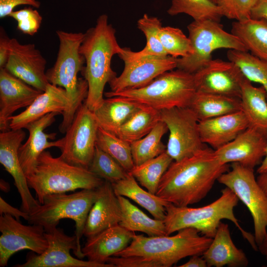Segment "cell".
Segmentation results:
<instances>
[{
  "mask_svg": "<svg viewBox=\"0 0 267 267\" xmlns=\"http://www.w3.org/2000/svg\"><path fill=\"white\" fill-rule=\"evenodd\" d=\"M230 166L218 159L215 150L204 147L192 156L173 161L162 177L156 194L179 207L199 202Z\"/></svg>",
  "mask_w": 267,
  "mask_h": 267,
  "instance_id": "6da1fadb",
  "label": "cell"
},
{
  "mask_svg": "<svg viewBox=\"0 0 267 267\" xmlns=\"http://www.w3.org/2000/svg\"><path fill=\"white\" fill-rule=\"evenodd\" d=\"M122 48L106 14L99 16L95 26L84 33L80 47L86 64L82 70L83 75L88 85V96L84 102L93 112L104 100L106 84L117 77L111 67V62L112 57L118 55Z\"/></svg>",
  "mask_w": 267,
  "mask_h": 267,
  "instance_id": "7a4b0ae2",
  "label": "cell"
},
{
  "mask_svg": "<svg viewBox=\"0 0 267 267\" xmlns=\"http://www.w3.org/2000/svg\"><path fill=\"white\" fill-rule=\"evenodd\" d=\"M56 34L59 41L56 60L45 74L49 83L61 87L66 91L68 103L62 114L63 120L59 127L60 132L64 134L87 97L88 85L84 78L78 77L85 62L80 51L84 33L57 30Z\"/></svg>",
  "mask_w": 267,
  "mask_h": 267,
  "instance_id": "3957f363",
  "label": "cell"
},
{
  "mask_svg": "<svg viewBox=\"0 0 267 267\" xmlns=\"http://www.w3.org/2000/svg\"><path fill=\"white\" fill-rule=\"evenodd\" d=\"M239 199L235 193L226 187L221 191L220 197L207 205L191 208L177 206L169 203L166 206L164 220L166 235H169L182 228L193 227L201 235L213 238L219 225L223 219L233 222L253 250L258 251L254 235L244 229L234 213Z\"/></svg>",
  "mask_w": 267,
  "mask_h": 267,
  "instance_id": "277c9868",
  "label": "cell"
},
{
  "mask_svg": "<svg viewBox=\"0 0 267 267\" xmlns=\"http://www.w3.org/2000/svg\"><path fill=\"white\" fill-rule=\"evenodd\" d=\"M26 178L40 204L49 194L96 189L104 181L89 169L71 164L60 156L54 157L48 151L40 155L34 170Z\"/></svg>",
  "mask_w": 267,
  "mask_h": 267,
  "instance_id": "5b68a950",
  "label": "cell"
},
{
  "mask_svg": "<svg viewBox=\"0 0 267 267\" xmlns=\"http://www.w3.org/2000/svg\"><path fill=\"white\" fill-rule=\"evenodd\" d=\"M199 233L195 228L186 227L173 236L135 234L129 246L114 256H139L160 267H170L184 258L202 256L213 238Z\"/></svg>",
  "mask_w": 267,
  "mask_h": 267,
  "instance_id": "8992f818",
  "label": "cell"
},
{
  "mask_svg": "<svg viewBox=\"0 0 267 267\" xmlns=\"http://www.w3.org/2000/svg\"><path fill=\"white\" fill-rule=\"evenodd\" d=\"M196 92L194 74L177 68L162 73L145 87L104 95L125 97L161 111L189 107Z\"/></svg>",
  "mask_w": 267,
  "mask_h": 267,
  "instance_id": "52a82bcc",
  "label": "cell"
},
{
  "mask_svg": "<svg viewBox=\"0 0 267 267\" xmlns=\"http://www.w3.org/2000/svg\"><path fill=\"white\" fill-rule=\"evenodd\" d=\"M97 192V188L83 189L71 194H49L44 197L42 204L29 213L27 221L29 224L43 226L46 231L57 227L61 219L73 220L78 246L82 251L80 239L84 235L87 219Z\"/></svg>",
  "mask_w": 267,
  "mask_h": 267,
  "instance_id": "ba28073f",
  "label": "cell"
},
{
  "mask_svg": "<svg viewBox=\"0 0 267 267\" xmlns=\"http://www.w3.org/2000/svg\"><path fill=\"white\" fill-rule=\"evenodd\" d=\"M192 53L177 58V68L194 74L206 65L216 50L226 48L248 51L240 40L225 31L219 22L211 20L194 21L187 26Z\"/></svg>",
  "mask_w": 267,
  "mask_h": 267,
  "instance_id": "9c48e42d",
  "label": "cell"
},
{
  "mask_svg": "<svg viewBox=\"0 0 267 267\" xmlns=\"http://www.w3.org/2000/svg\"><path fill=\"white\" fill-rule=\"evenodd\" d=\"M218 181L231 189L249 210L258 245L267 233V197L257 181L254 169L232 163L229 170Z\"/></svg>",
  "mask_w": 267,
  "mask_h": 267,
  "instance_id": "30bf717a",
  "label": "cell"
},
{
  "mask_svg": "<svg viewBox=\"0 0 267 267\" xmlns=\"http://www.w3.org/2000/svg\"><path fill=\"white\" fill-rule=\"evenodd\" d=\"M98 129L93 112L84 102L62 138L60 156L71 164L88 169L94 155Z\"/></svg>",
  "mask_w": 267,
  "mask_h": 267,
  "instance_id": "8fae6325",
  "label": "cell"
},
{
  "mask_svg": "<svg viewBox=\"0 0 267 267\" xmlns=\"http://www.w3.org/2000/svg\"><path fill=\"white\" fill-rule=\"evenodd\" d=\"M160 112L161 120L169 131L166 152L174 161L192 156L205 147L199 131V120L190 107H174Z\"/></svg>",
  "mask_w": 267,
  "mask_h": 267,
  "instance_id": "7c38bea8",
  "label": "cell"
},
{
  "mask_svg": "<svg viewBox=\"0 0 267 267\" xmlns=\"http://www.w3.org/2000/svg\"><path fill=\"white\" fill-rule=\"evenodd\" d=\"M48 242L47 249L41 254L34 252L28 254L26 262L16 267H114L107 263L83 261L73 257L70 254L74 250L75 255L84 257L78 246L76 235H66L62 229L57 227L45 231Z\"/></svg>",
  "mask_w": 267,
  "mask_h": 267,
  "instance_id": "4fadbf2b",
  "label": "cell"
},
{
  "mask_svg": "<svg viewBox=\"0 0 267 267\" xmlns=\"http://www.w3.org/2000/svg\"><path fill=\"white\" fill-rule=\"evenodd\" d=\"M0 267L7 266L11 256L23 250L42 254L48 247L43 226L24 225L12 216H0Z\"/></svg>",
  "mask_w": 267,
  "mask_h": 267,
  "instance_id": "5bb4252c",
  "label": "cell"
},
{
  "mask_svg": "<svg viewBox=\"0 0 267 267\" xmlns=\"http://www.w3.org/2000/svg\"><path fill=\"white\" fill-rule=\"evenodd\" d=\"M123 62L122 73L108 83L111 93L145 87L177 66V58L170 55H146Z\"/></svg>",
  "mask_w": 267,
  "mask_h": 267,
  "instance_id": "9a60e30c",
  "label": "cell"
},
{
  "mask_svg": "<svg viewBox=\"0 0 267 267\" xmlns=\"http://www.w3.org/2000/svg\"><path fill=\"white\" fill-rule=\"evenodd\" d=\"M193 74L197 91L239 98L246 78L234 62L220 59H211Z\"/></svg>",
  "mask_w": 267,
  "mask_h": 267,
  "instance_id": "2e32d148",
  "label": "cell"
},
{
  "mask_svg": "<svg viewBox=\"0 0 267 267\" xmlns=\"http://www.w3.org/2000/svg\"><path fill=\"white\" fill-rule=\"evenodd\" d=\"M46 61L34 44H22L10 39V52L4 68L35 89L44 91L49 82L45 69Z\"/></svg>",
  "mask_w": 267,
  "mask_h": 267,
  "instance_id": "e0dca14e",
  "label": "cell"
},
{
  "mask_svg": "<svg viewBox=\"0 0 267 267\" xmlns=\"http://www.w3.org/2000/svg\"><path fill=\"white\" fill-rule=\"evenodd\" d=\"M25 136L22 129H10L0 133V162L14 180L21 199L20 209L29 213L40 203L30 192L26 176L19 158L18 149Z\"/></svg>",
  "mask_w": 267,
  "mask_h": 267,
  "instance_id": "ac0fdd59",
  "label": "cell"
},
{
  "mask_svg": "<svg viewBox=\"0 0 267 267\" xmlns=\"http://www.w3.org/2000/svg\"><path fill=\"white\" fill-rule=\"evenodd\" d=\"M267 147V137L248 127L231 141L215 150L221 163L237 162L251 169L260 165Z\"/></svg>",
  "mask_w": 267,
  "mask_h": 267,
  "instance_id": "d6986e66",
  "label": "cell"
},
{
  "mask_svg": "<svg viewBox=\"0 0 267 267\" xmlns=\"http://www.w3.org/2000/svg\"><path fill=\"white\" fill-rule=\"evenodd\" d=\"M43 91L0 68V130L9 129V119L18 109L28 107Z\"/></svg>",
  "mask_w": 267,
  "mask_h": 267,
  "instance_id": "ffe728a7",
  "label": "cell"
},
{
  "mask_svg": "<svg viewBox=\"0 0 267 267\" xmlns=\"http://www.w3.org/2000/svg\"><path fill=\"white\" fill-rule=\"evenodd\" d=\"M58 114H60L57 112L47 114L25 128L29 131V135L27 141L19 148L18 156L26 177L34 170L37 160L43 152L52 147L60 148L62 145V138L55 141L49 140L55 138L56 133L47 134L44 132L55 121V117Z\"/></svg>",
  "mask_w": 267,
  "mask_h": 267,
  "instance_id": "44dd1931",
  "label": "cell"
},
{
  "mask_svg": "<svg viewBox=\"0 0 267 267\" xmlns=\"http://www.w3.org/2000/svg\"><path fill=\"white\" fill-rule=\"evenodd\" d=\"M97 195L89 213L84 235L87 238L119 224L122 211L118 196L111 182L104 180L97 188Z\"/></svg>",
  "mask_w": 267,
  "mask_h": 267,
  "instance_id": "7402d4cb",
  "label": "cell"
},
{
  "mask_svg": "<svg viewBox=\"0 0 267 267\" xmlns=\"http://www.w3.org/2000/svg\"><path fill=\"white\" fill-rule=\"evenodd\" d=\"M249 127L242 110L199 121L202 142L216 150L236 138Z\"/></svg>",
  "mask_w": 267,
  "mask_h": 267,
  "instance_id": "603a6c76",
  "label": "cell"
},
{
  "mask_svg": "<svg viewBox=\"0 0 267 267\" xmlns=\"http://www.w3.org/2000/svg\"><path fill=\"white\" fill-rule=\"evenodd\" d=\"M68 103L65 89L49 83L45 90L25 110L10 118L9 129L17 130L25 128L29 124L52 112L63 114Z\"/></svg>",
  "mask_w": 267,
  "mask_h": 267,
  "instance_id": "cb8c5ba5",
  "label": "cell"
},
{
  "mask_svg": "<svg viewBox=\"0 0 267 267\" xmlns=\"http://www.w3.org/2000/svg\"><path fill=\"white\" fill-rule=\"evenodd\" d=\"M135 234L119 224L112 226L88 238L82 253L89 261L106 263L108 258L127 247Z\"/></svg>",
  "mask_w": 267,
  "mask_h": 267,
  "instance_id": "d4e9b609",
  "label": "cell"
},
{
  "mask_svg": "<svg viewBox=\"0 0 267 267\" xmlns=\"http://www.w3.org/2000/svg\"><path fill=\"white\" fill-rule=\"evenodd\" d=\"M208 267H244L248 259L242 249L234 244L228 225L221 222L212 241L202 255Z\"/></svg>",
  "mask_w": 267,
  "mask_h": 267,
  "instance_id": "484cf974",
  "label": "cell"
},
{
  "mask_svg": "<svg viewBox=\"0 0 267 267\" xmlns=\"http://www.w3.org/2000/svg\"><path fill=\"white\" fill-rule=\"evenodd\" d=\"M144 105L125 97L115 96L104 99L93 113L99 127L114 134Z\"/></svg>",
  "mask_w": 267,
  "mask_h": 267,
  "instance_id": "4316f807",
  "label": "cell"
},
{
  "mask_svg": "<svg viewBox=\"0 0 267 267\" xmlns=\"http://www.w3.org/2000/svg\"><path fill=\"white\" fill-rule=\"evenodd\" d=\"M240 99L249 127L257 130L267 137V96L265 89L261 86H254L246 78L242 84Z\"/></svg>",
  "mask_w": 267,
  "mask_h": 267,
  "instance_id": "83f0119b",
  "label": "cell"
},
{
  "mask_svg": "<svg viewBox=\"0 0 267 267\" xmlns=\"http://www.w3.org/2000/svg\"><path fill=\"white\" fill-rule=\"evenodd\" d=\"M117 196L128 198L146 210L156 219L164 221L169 202L156 194L142 188L136 179L128 173L124 179L112 183Z\"/></svg>",
  "mask_w": 267,
  "mask_h": 267,
  "instance_id": "f1b7e54d",
  "label": "cell"
},
{
  "mask_svg": "<svg viewBox=\"0 0 267 267\" xmlns=\"http://www.w3.org/2000/svg\"><path fill=\"white\" fill-rule=\"evenodd\" d=\"M231 33L240 40L250 53L267 61V23L264 20L250 18L235 21Z\"/></svg>",
  "mask_w": 267,
  "mask_h": 267,
  "instance_id": "f546056e",
  "label": "cell"
},
{
  "mask_svg": "<svg viewBox=\"0 0 267 267\" xmlns=\"http://www.w3.org/2000/svg\"><path fill=\"white\" fill-rule=\"evenodd\" d=\"M189 107L199 121L242 110L239 98L197 91Z\"/></svg>",
  "mask_w": 267,
  "mask_h": 267,
  "instance_id": "4dcf8cb0",
  "label": "cell"
},
{
  "mask_svg": "<svg viewBox=\"0 0 267 267\" xmlns=\"http://www.w3.org/2000/svg\"><path fill=\"white\" fill-rule=\"evenodd\" d=\"M122 211L119 224L132 231H140L148 236L166 235L164 221L151 218L126 197L118 196Z\"/></svg>",
  "mask_w": 267,
  "mask_h": 267,
  "instance_id": "1f68e13d",
  "label": "cell"
},
{
  "mask_svg": "<svg viewBox=\"0 0 267 267\" xmlns=\"http://www.w3.org/2000/svg\"><path fill=\"white\" fill-rule=\"evenodd\" d=\"M160 121V110L144 105L121 126L114 134L131 144L147 134Z\"/></svg>",
  "mask_w": 267,
  "mask_h": 267,
  "instance_id": "d6a6232c",
  "label": "cell"
},
{
  "mask_svg": "<svg viewBox=\"0 0 267 267\" xmlns=\"http://www.w3.org/2000/svg\"><path fill=\"white\" fill-rule=\"evenodd\" d=\"M137 26L145 36L146 45L142 50L137 52L128 48H123L118 54L123 61L146 55H168L159 39V34L163 26L161 21L157 17L144 14L137 21Z\"/></svg>",
  "mask_w": 267,
  "mask_h": 267,
  "instance_id": "836d02e7",
  "label": "cell"
},
{
  "mask_svg": "<svg viewBox=\"0 0 267 267\" xmlns=\"http://www.w3.org/2000/svg\"><path fill=\"white\" fill-rule=\"evenodd\" d=\"M173 161L166 151L154 158L134 166L129 173L147 191L156 194L162 177Z\"/></svg>",
  "mask_w": 267,
  "mask_h": 267,
  "instance_id": "e575fe53",
  "label": "cell"
},
{
  "mask_svg": "<svg viewBox=\"0 0 267 267\" xmlns=\"http://www.w3.org/2000/svg\"><path fill=\"white\" fill-rule=\"evenodd\" d=\"M168 131L166 124L161 120L147 134L131 143L134 166H138L166 151L167 146L162 142V138Z\"/></svg>",
  "mask_w": 267,
  "mask_h": 267,
  "instance_id": "d590c367",
  "label": "cell"
},
{
  "mask_svg": "<svg viewBox=\"0 0 267 267\" xmlns=\"http://www.w3.org/2000/svg\"><path fill=\"white\" fill-rule=\"evenodd\" d=\"M168 13H180L191 17L194 21L211 20L220 21L223 16L221 8L211 0H172Z\"/></svg>",
  "mask_w": 267,
  "mask_h": 267,
  "instance_id": "8d00e7d4",
  "label": "cell"
},
{
  "mask_svg": "<svg viewBox=\"0 0 267 267\" xmlns=\"http://www.w3.org/2000/svg\"><path fill=\"white\" fill-rule=\"evenodd\" d=\"M96 145L113 157L127 172L134 166L131 144L99 127Z\"/></svg>",
  "mask_w": 267,
  "mask_h": 267,
  "instance_id": "74e56055",
  "label": "cell"
},
{
  "mask_svg": "<svg viewBox=\"0 0 267 267\" xmlns=\"http://www.w3.org/2000/svg\"><path fill=\"white\" fill-rule=\"evenodd\" d=\"M227 57L240 69L245 77L251 82L260 84L267 96V61L260 59L249 51L229 49Z\"/></svg>",
  "mask_w": 267,
  "mask_h": 267,
  "instance_id": "f35d334b",
  "label": "cell"
},
{
  "mask_svg": "<svg viewBox=\"0 0 267 267\" xmlns=\"http://www.w3.org/2000/svg\"><path fill=\"white\" fill-rule=\"evenodd\" d=\"M88 169L98 177L111 183L124 179L129 173L113 157L96 145Z\"/></svg>",
  "mask_w": 267,
  "mask_h": 267,
  "instance_id": "ab89813d",
  "label": "cell"
},
{
  "mask_svg": "<svg viewBox=\"0 0 267 267\" xmlns=\"http://www.w3.org/2000/svg\"><path fill=\"white\" fill-rule=\"evenodd\" d=\"M159 36L168 55L178 58L187 56L193 52L190 39L179 28L162 27Z\"/></svg>",
  "mask_w": 267,
  "mask_h": 267,
  "instance_id": "60d3db41",
  "label": "cell"
},
{
  "mask_svg": "<svg viewBox=\"0 0 267 267\" xmlns=\"http://www.w3.org/2000/svg\"><path fill=\"white\" fill-rule=\"evenodd\" d=\"M258 0H217L223 16L236 21L250 18L252 9Z\"/></svg>",
  "mask_w": 267,
  "mask_h": 267,
  "instance_id": "b9f144b4",
  "label": "cell"
},
{
  "mask_svg": "<svg viewBox=\"0 0 267 267\" xmlns=\"http://www.w3.org/2000/svg\"><path fill=\"white\" fill-rule=\"evenodd\" d=\"M9 16L16 21L18 30L30 36L35 35L38 32L43 20L39 11L31 7L13 11Z\"/></svg>",
  "mask_w": 267,
  "mask_h": 267,
  "instance_id": "7bdbcfd3",
  "label": "cell"
},
{
  "mask_svg": "<svg viewBox=\"0 0 267 267\" xmlns=\"http://www.w3.org/2000/svg\"><path fill=\"white\" fill-rule=\"evenodd\" d=\"M105 263L112 265L114 267H160L155 262L139 256H113L108 258Z\"/></svg>",
  "mask_w": 267,
  "mask_h": 267,
  "instance_id": "ee69618b",
  "label": "cell"
},
{
  "mask_svg": "<svg viewBox=\"0 0 267 267\" xmlns=\"http://www.w3.org/2000/svg\"><path fill=\"white\" fill-rule=\"evenodd\" d=\"M40 4L37 0H0V17L9 16L14 8L20 5H28L39 8Z\"/></svg>",
  "mask_w": 267,
  "mask_h": 267,
  "instance_id": "f6af8a7d",
  "label": "cell"
},
{
  "mask_svg": "<svg viewBox=\"0 0 267 267\" xmlns=\"http://www.w3.org/2000/svg\"><path fill=\"white\" fill-rule=\"evenodd\" d=\"M3 214L10 215L18 221H19L20 217L27 221L29 218V213L12 206L0 197V215Z\"/></svg>",
  "mask_w": 267,
  "mask_h": 267,
  "instance_id": "bcb514c9",
  "label": "cell"
},
{
  "mask_svg": "<svg viewBox=\"0 0 267 267\" xmlns=\"http://www.w3.org/2000/svg\"><path fill=\"white\" fill-rule=\"evenodd\" d=\"M10 41L6 34L0 33V68H4L9 55Z\"/></svg>",
  "mask_w": 267,
  "mask_h": 267,
  "instance_id": "7dc6e473",
  "label": "cell"
},
{
  "mask_svg": "<svg viewBox=\"0 0 267 267\" xmlns=\"http://www.w3.org/2000/svg\"><path fill=\"white\" fill-rule=\"evenodd\" d=\"M250 18L263 19L267 23V0H258L252 9Z\"/></svg>",
  "mask_w": 267,
  "mask_h": 267,
  "instance_id": "c3c4849f",
  "label": "cell"
},
{
  "mask_svg": "<svg viewBox=\"0 0 267 267\" xmlns=\"http://www.w3.org/2000/svg\"><path fill=\"white\" fill-rule=\"evenodd\" d=\"M180 267H208L207 264L202 256L194 255L191 256L185 263L179 266Z\"/></svg>",
  "mask_w": 267,
  "mask_h": 267,
  "instance_id": "681fc988",
  "label": "cell"
},
{
  "mask_svg": "<svg viewBox=\"0 0 267 267\" xmlns=\"http://www.w3.org/2000/svg\"><path fill=\"white\" fill-rule=\"evenodd\" d=\"M257 181L267 197V170L258 174Z\"/></svg>",
  "mask_w": 267,
  "mask_h": 267,
  "instance_id": "f907efd6",
  "label": "cell"
},
{
  "mask_svg": "<svg viewBox=\"0 0 267 267\" xmlns=\"http://www.w3.org/2000/svg\"><path fill=\"white\" fill-rule=\"evenodd\" d=\"M258 251H259L267 260V233L262 242L258 245Z\"/></svg>",
  "mask_w": 267,
  "mask_h": 267,
  "instance_id": "816d5d0a",
  "label": "cell"
},
{
  "mask_svg": "<svg viewBox=\"0 0 267 267\" xmlns=\"http://www.w3.org/2000/svg\"><path fill=\"white\" fill-rule=\"evenodd\" d=\"M267 170V147L266 149V152L265 156L263 160L262 163L259 166L257 172L258 174L261 173Z\"/></svg>",
  "mask_w": 267,
  "mask_h": 267,
  "instance_id": "f5cc1de1",
  "label": "cell"
},
{
  "mask_svg": "<svg viewBox=\"0 0 267 267\" xmlns=\"http://www.w3.org/2000/svg\"><path fill=\"white\" fill-rule=\"evenodd\" d=\"M0 188L1 190L5 192H7L10 190V186L9 184L2 179H0Z\"/></svg>",
  "mask_w": 267,
  "mask_h": 267,
  "instance_id": "db71d44e",
  "label": "cell"
},
{
  "mask_svg": "<svg viewBox=\"0 0 267 267\" xmlns=\"http://www.w3.org/2000/svg\"><path fill=\"white\" fill-rule=\"evenodd\" d=\"M212 0L213 2L216 4L217 0Z\"/></svg>",
  "mask_w": 267,
  "mask_h": 267,
  "instance_id": "11a10c76",
  "label": "cell"
}]
</instances>
